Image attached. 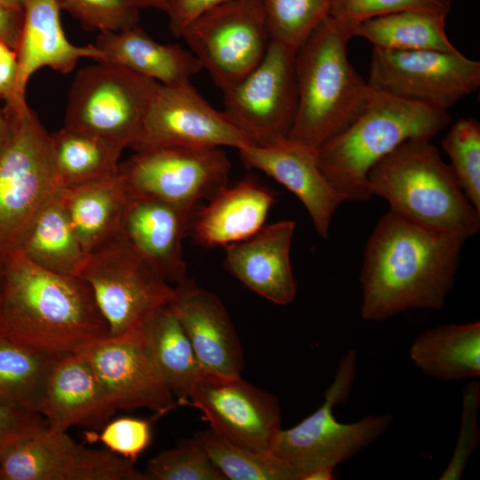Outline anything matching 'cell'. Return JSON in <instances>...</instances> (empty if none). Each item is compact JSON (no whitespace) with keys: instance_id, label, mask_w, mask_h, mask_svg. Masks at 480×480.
<instances>
[{"instance_id":"obj_42","label":"cell","mask_w":480,"mask_h":480,"mask_svg":"<svg viewBox=\"0 0 480 480\" xmlns=\"http://www.w3.org/2000/svg\"><path fill=\"white\" fill-rule=\"evenodd\" d=\"M231 0H172L169 28L172 34L180 37L185 28L204 12Z\"/></svg>"},{"instance_id":"obj_48","label":"cell","mask_w":480,"mask_h":480,"mask_svg":"<svg viewBox=\"0 0 480 480\" xmlns=\"http://www.w3.org/2000/svg\"><path fill=\"white\" fill-rule=\"evenodd\" d=\"M5 133V118L3 113V109L0 108V148L3 143Z\"/></svg>"},{"instance_id":"obj_5","label":"cell","mask_w":480,"mask_h":480,"mask_svg":"<svg viewBox=\"0 0 480 480\" xmlns=\"http://www.w3.org/2000/svg\"><path fill=\"white\" fill-rule=\"evenodd\" d=\"M367 183L372 196L387 200L391 212L410 221L466 238L480 229V212L430 140L399 145L371 168Z\"/></svg>"},{"instance_id":"obj_47","label":"cell","mask_w":480,"mask_h":480,"mask_svg":"<svg viewBox=\"0 0 480 480\" xmlns=\"http://www.w3.org/2000/svg\"><path fill=\"white\" fill-rule=\"evenodd\" d=\"M0 3L16 11H23V0H0Z\"/></svg>"},{"instance_id":"obj_8","label":"cell","mask_w":480,"mask_h":480,"mask_svg":"<svg viewBox=\"0 0 480 480\" xmlns=\"http://www.w3.org/2000/svg\"><path fill=\"white\" fill-rule=\"evenodd\" d=\"M159 84L110 62L90 65L73 81L64 127L132 148Z\"/></svg>"},{"instance_id":"obj_33","label":"cell","mask_w":480,"mask_h":480,"mask_svg":"<svg viewBox=\"0 0 480 480\" xmlns=\"http://www.w3.org/2000/svg\"><path fill=\"white\" fill-rule=\"evenodd\" d=\"M194 437L226 479L300 480L292 465L271 452L241 447L211 428L196 432Z\"/></svg>"},{"instance_id":"obj_1","label":"cell","mask_w":480,"mask_h":480,"mask_svg":"<svg viewBox=\"0 0 480 480\" xmlns=\"http://www.w3.org/2000/svg\"><path fill=\"white\" fill-rule=\"evenodd\" d=\"M466 239L389 210L378 220L365 246L359 278L362 319L380 322L410 309H441L452 288Z\"/></svg>"},{"instance_id":"obj_20","label":"cell","mask_w":480,"mask_h":480,"mask_svg":"<svg viewBox=\"0 0 480 480\" xmlns=\"http://www.w3.org/2000/svg\"><path fill=\"white\" fill-rule=\"evenodd\" d=\"M197 207L130 193L120 234L170 284L187 276L182 243Z\"/></svg>"},{"instance_id":"obj_23","label":"cell","mask_w":480,"mask_h":480,"mask_svg":"<svg viewBox=\"0 0 480 480\" xmlns=\"http://www.w3.org/2000/svg\"><path fill=\"white\" fill-rule=\"evenodd\" d=\"M58 0H23V27L18 47V76L12 99H26L30 77L48 67L62 74L71 72L81 58L104 61L95 44L76 45L64 34Z\"/></svg>"},{"instance_id":"obj_26","label":"cell","mask_w":480,"mask_h":480,"mask_svg":"<svg viewBox=\"0 0 480 480\" xmlns=\"http://www.w3.org/2000/svg\"><path fill=\"white\" fill-rule=\"evenodd\" d=\"M95 45L103 53L104 61L164 85L188 81L203 68L190 50L160 44L139 24L118 32L100 33Z\"/></svg>"},{"instance_id":"obj_44","label":"cell","mask_w":480,"mask_h":480,"mask_svg":"<svg viewBox=\"0 0 480 480\" xmlns=\"http://www.w3.org/2000/svg\"><path fill=\"white\" fill-rule=\"evenodd\" d=\"M23 11H16L0 3V40L16 51L23 27Z\"/></svg>"},{"instance_id":"obj_2","label":"cell","mask_w":480,"mask_h":480,"mask_svg":"<svg viewBox=\"0 0 480 480\" xmlns=\"http://www.w3.org/2000/svg\"><path fill=\"white\" fill-rule=\"evenodd\" d=\"M2 260L1 336L57 357L82 352L110 336L82 277L45 270L19 251Z\"/></svg>"},{"instance_id":"obj_32","label":"cell","mask_w":480,"mask_h":480,"mask_svg":"<svg viewBox=\"0 0 480 480\" xmlns=\"http://www.w3.org/2000/svg\"><path fill=\"white\" fill-rule=\"evenodd\" d=\"M53 158L63 187L117 172L123 148L99 137L63 127L51 134Z\"/></svg>"},{"instance_id":"obj_12","label":"cell","mask_w":480,"mask_h":480,"mask_svg":"<svg viewBox=\"0 0 480 480\" xmlns=\"http://www.w3.org/2000/svg\"><path fill=\"white\" fill-rule=\"evenodd\" d=\"M368 85L408 101L446 110L480 86V62L460 52L373 47Z\"/></svg>"},{"instance_id":"obj_21","label":"cell","mask_w":480,"mask_h":480,"mask_svg":"<svg viewBox=\"0 0 480 480\" xmlns=\"http://www.w3.org/2000/svg\"><path fill=\"white\" fill-rule=\"evenodd\" d=\"M294 230V221L281 220L225 246L226 270L268 300L292 303L297 292L290 256Z\"/></svg>"},{"instance_id":"obj_3","label":"cell","mask_w":480,"mask_h":480,"mask_svg":"<svg viewBox=\"0 0 480 480\" xmlns=\"http://www.w3.org/2000/svg\"><path fill=\"white\" fill-rule=\"evenodd\" d=\"M358 23L330 15L296 51L298 107L288 139L317 148L366 106L372 90L348 56Z\"/></svg>"},{"instance_id":"obj_11","label":"cell","mask_w":480,"mask_h":480,"mask_svg":"<svg viewBox=\"0 0 480 480\" xmlns=\"http://www.w3.org/2000/svg\"><path fill=\"white\" fill-rule=\"evenodd\" d=\"M296 50L271 41L257 67L223 92L224 112L255 146L289 138L298 107Z\"/></svg>"},{"instance_id":"obj_14","label":"cell","mask_w":480,"mask_h":480,"mask_svg":"<svg viewBox=\"0 0 480 480\" xmlns=\"http://www.w3.org/2000/svg\"><path fill=\"white\" fill-rule=\"evenodd\" d=\"M0 480H144L134 462L92 449L67 431H35L0 455Z\"/></svg>"},{"instance_id":"obj_30","label":"cell","mask_w":480,"mask_h":480,"mask_svg":"<svg viewBox=\"0 0 480 480\" xmlns=\"http://www.w3.org/2000/svg\"><path fill=\"white\" fill-rule=\"evenodd\" d=\"M446 15L428 12L404 11L360 21L356 36L373 47L391 51L458 52L445 32Z\"/></svg>"},{"instance_id":"obj_36","label":"cell","mask_w":480,"mask_h":480,"mask_svg":"<svg viewBox=\"0 0 480 480\" xmlns=\"http://www.w3.org/2000/svg\"><path fill=\"white\" fill-rule=\"evenodd\" d=\"M142 474L144 480H227L194 436L152 458Z\"/></svg>"},{"instance_id":"obj_7","label":"cell","mask_w":480,"mask_h":480,"mask_svg":"<svg viewBox=\"0 0 480 480\" xmlns=\"http://www.w3.org/2000/svg\"><path fill=\"white\" fill-rule=\"evenodd\" d=\"M356 351L340 360L322 405L296 426L281 429L271 453L292 465L301 476L319 467L342 463L375 443L391 426L389 413L369 415L351 423L339 421L335 405L350 396L356 371Z\"/></svg>"},{"instance_id":"obj_4","label":"cell","mask_w":480,"mask_h":480,"mask_svg":"<svg viewBox=\"0 0 480 480\" xmlns=\"http://www.w3.org/2000/svg\"><path fill=\"white\" fill-rule=\"evenodd\" d=\"M451 122L446 110L372 90L361 114L316 148L319 169L346 201H368L367 174L376 163L406 140H430Z\"/></svg>"},{"instance_id":"obj_43","label":"cell","mask_w":480,"mask_h":480,"mask_svg":"<svg viewBox=\"0 0 480 480\" xmlns=\"http://www.w3.org/2000/svg\"><path fill=\"white\" fill-rule=\"evenodd\" d=\"M17 76L16 51L0 40V100L7 101L13 97Z\"/></svg>"},{"instance_id":"obj_16","label":"cell","mask_w":480,"mask_h":480,"mask_svg":"<svg viewBox=\"0 0 480 480\" xmlns=\"http://www.w3.org/2000/svg\"><path fill=\"white\" fill-rule=\"evenodd\" d=\"M188 405L198 409L211 429L230 442L258 452H271L282 429L278 399L239 376L203 371Z\"/></svg>"},{"instance_id":"obj_15","label":"cell","mask_w":480,"mask_h":480,"mask_svg":"<svg viewBox=\"0 0 480 480\" xmlns=\"http://www.w3.org/2000/svg\"><path fill=\"white\" fill-rule=\"evenodd\" d=\"M250 144L224 110L214 108L188 80L159 84L132 148L230 147L239 150Z\"/></svg>"},{"instance_id":"obj_35","label":"cell","mask_w":480,"mask_h":480,"mask_svg":"<svg viewBox=\"0 0 480 480\" xmlns=\"http://www.w3.org/2000/svg\"><path fill=\"white\" fill-rule=\"evenodd\" d=\"M461 189L480 212V124L475 118L458 120L442 140Z\"/></svg>"},{"instance_id":"obj_41","label":"cell","mask_w":480,"mask_h":480,"mask_svg":"<svg viewBox=\"0 0 480 480\" xmlns=\"http://www.w3.org/2000/svg\"><path fill=\"white\" fill-rule=\"evenodd\" d=\"M45 427L41 414L0 402V455L20 438Z\"/></svg>"},{"instance_id":"obj_17","label":"cell","mask_w":480,"mask_h":480,"mask_svg":"<svg viewBox=\"0 0 480 480\" xmlns=\"http://www.w3.org/2000/svg\"><path fill=\"white\" fill-rule=\"evenodd\" d=\"M82 353L116 410L146 408L161 417L178 405L147 348L141 326Z\"/></svg>"},{"instance_id":"obj_13","label":"cell","mask_w":480,"mask_h":480,"mask_svg":"<svg viewBox=\"0 0 480 480\" xmlns=\"http://www.w3.org/2000/svg\"><path fill=\"white\" fill-rule=\"evenodd\" d=\"M230 168L220 148L161 147L135 151L118 172L132 194L197 207L228 187Z\"/></svg>"},{"instance_id":"obj_39","label":"cell","mask_w":480,"mask_h":480,"mask_svg":"<svg viewBox=\"0 0 480 480\" xmlns=\"http://www.w3.org/2000/svg\"><path fill=\"white\" fill-rule=\"evenodd\" d=\"M452 0H332L331 16L362 20L404 11L448 14Z\"/></svg>"},{"instance_id":"obj_22","label":"cell","mask_w":480,"mask_h":480,"mask_svg":"<svg viewBox=\"0 0 480 480\" xmlns=\"http://www.w3.org/2000/svg\"><path fill=\"white\" fill-rule=\"evenodd\" d=\"M116 411L82 352L59 357L47 381L44 413L47 428L99 429Z\"/></svg>"},{"instance_id":"obj_25","label":"cell","mask_w":480,"mask_h":480,"mask_svg":"<svg viewBox=\"0 0 480 480\" xmlns=\"http://www.w3.org/2000/svg\"><path fill=\"white\" fill-rule=\"evenodd\" d=\"M60 196L87 254L120 233L130 192L118 170L105 177L63 187Z\"/></svg>"},{"instance_id":"obj_38","label":"cell","mask_w":480,"mask_h":480,"mask_svg":"<svg viewBox=\"0 0 480 480\" xmlns=\"http://www.w3.org/2000/svg\"><path fill=\"white\" fill-rule=\"evenodd\" d=\"M152 420L121 417L108 420L100 433L85 431L89 442H100L112 452L134 462L148 447L152 438Z\"/></svg>"},{"instance_id":"obj_49","label":"cell","mask_w":480,"mask_h":480,"mask_svg":"<svg viewBox=\"0 0 480 480\" xmlns=\"http://www.w3.org/2000/svg\"><path fill=\"white\" fill-rule=\"evenodd\" d=\"M2 279H3V260L0 258V289L2 284Z\"/></svg>"},{"instance_id":"obj_28","label":"cell","mask_w":480,"mask_h":480,"mask_svg":"<svg viewBox=\"0 0 480 480\" xmlns=\"http://www.w3.org/2000/svg\"><path fill=\"white\" fill-rule=\"evenodd\" d=\"M141 329L149 354L178 405H188L203 370L169 303L153 312Z\"/></svg>"},{"instance_id":"obj_9","label":"cell","mask_w":480,"mask_h":480,"mask_svg":"<svg viewBox=\"0 0 480 480\" xmlns=\"http://www.w3.org/2000/svg\"><path fill=\"white\" fill-rule=\"evenodd\" d=\"M79 276L90 286L112 337L140 327L173 292L120 233L87 255Z\"/></svg>"},{"instance_id":"obj_45","label":"cell","mask_w":480,"mask_h":480,"mask_svg":"<svg viewBox=\"0 0 480 480\" xmlns=\"http://www.w3.org/2000/svg\"><path fill=\"white\" fill-rule=\"evenodd\" d=\"M333 467H319L305 473L300 480H332L334 479Z\"/></svg>"},{"instance_id":"obj_19","label":"cell","mask_w":480,"mask_h":480,"mask_svg":"<svg viewBox=\"0 0 480 480\" xmlns=\"http://www.w3.org/2000/svg\"><path fill=\"white\" fill-rule=\"evenodd\" d=\"M238 151L246 166L263 172L293 193L316 233L328 238L333 215L346 200L320 171L316 148L287 139L269 147L250 144Z\"/></svg>"},{"instance_id":"obj_31","label":"cell","mask_w":480,"mask_h":480,"mask_svg":"<svg viewBox=\"0 0 480 480\" xmlns=\"http://www.w3.org/2000/svg\"><path fill=\"white\" fill-rule=\"evenodd\" d=\"M58 358L0 335V402L43 416L47 381Z\"/></svg>"},{"instance_id":"obj_27","label":"cell","mask_w":480,"mask_h":480,"mask_svg":"<svg viewBox=\"0 0 480 480\" xmlns=\"http://www.w3.org/2000/svg\"><path fill=\"white\" fill-rule=\"evenodd\" d=\"M412 362L427 375L457 380L480 375V322L437 326L418 335Z\"/></svg>"},{"instance_id":"obj_6","label":"cell","mask_w":480,"mask_h":480,"mask_svg":"<svg viewBox=\"0 0 480 480\" xmlns=\"http://www.w3.org/2000/svg\"><path fill=\"white\" fill-rule=\"evenodd\" d=\"M3 113L5 133L0 148V258L20 251L39 210L63 188L51 134L26 99L5 101Z\"/></svg>"},{"instance_id":"obj_10","label":"cell","mask_w":480,"mask_h":480,"mask_svg":"<svg viewBox=\"0 0 480 480\" xmlns=\"http://www.w3.org/2000/svg\"><path fill=\"white\" fill-rule=\"evenodd\" d=\"M223 92L245 77L270 43L261 0H231L195 19L181 36Z\"/></svg>"},{"instance_id":"obj_24","label":"cell","mask_w":480,"mask_h":480,"mask_svg":"<svg viewBox=\"0 0 480 480\" xmlns=\"http://www.w3.org/2000/svg\"><path fill=\"white\" fill-rule=\"evenodd\" d=\"M275 201L268 188L246 178L197 208L189 234L206 247H225L243 241L264 227Z\"/></svg>"},{"instance_id":"obj_29","label":"cell","mask_w":480,"mask_h":480,"mask_svg":"<svg viewBox=\"0 0 480 480\" xmlns=\"http://www.w3.org/2000/svg\"><path fill=\"white\" fill-rule=\"evenodd\" d=\"M60 190L39 210L19 252L45 270L79 276L88 254L71 226Z\"/></svg>"},{"instance_id":"obj_18","label":"cell","mask_w":480,"mask_h":480,"mask_svg":"<svg viewBox=\"0 0 480 480\" xmlns=\"http://www.w3.org/2000/svg\"><path fill=\"white\" fill-rule=\"evenodd\" d=\"M169 305L204 372L241 375L244 366L243 347L228 312L217 295L187 277L173 286Z\"/></svg>"},{"instance_id":"obj_46","label":"cell","mask_w":480,"mask_h":480,"mask_svg":"<svg viewBox=\"0 0 480 480\" xmlns=\"http://www.w3.org/2000/svg\"><path fill=\"white\" fill-rule=\"evenodd\" d=\"M139 9L153 8L159 10L166 14L169 12L172 0H129Z\"/></svg>"},{"instance_id":"obj_40","label":"cell","mask_w":480,"mask_h":480,"mask_svg":"<svg viewBox=\"0 0 480 480\" xmlns=\"http://www.w3.org/2000/svg\"><path fill=\"white\" fill-rule=\"evenodd\" d=\"M480 402L479 382H472L463 390L460 435L451 460L440 475L441 480L460 479L467 462L477 447L479 429L477 413Z\"/></svg>"},{"instance_id":"obj_34","label":"cell","mask_w":480,"mask_h":480,"mask_svg":"<svg viewBox=\"0 0 480 480\" xmlns=\"http://www.w3.org/2000/svg\"><path fill=\"white\" fill-rule=\"evenodd\" d=\"M271 41L298 50L331 15L332 0H261Z\"/></svg>"},{"instance_id":"obj_37","label":"cell","mask_w":480,"mask_h":480,"mask_svg":"<svg viewBox=\"0 0 480 480\" xmlns=\"http://www.w3.org/2000/svg\"><path fill=\"white\" fill-rule=\"evenodd\" d=\"M87 30L118 32L139 24L140 9L129 0H58Z\"/></svg>"}]
</instances>
